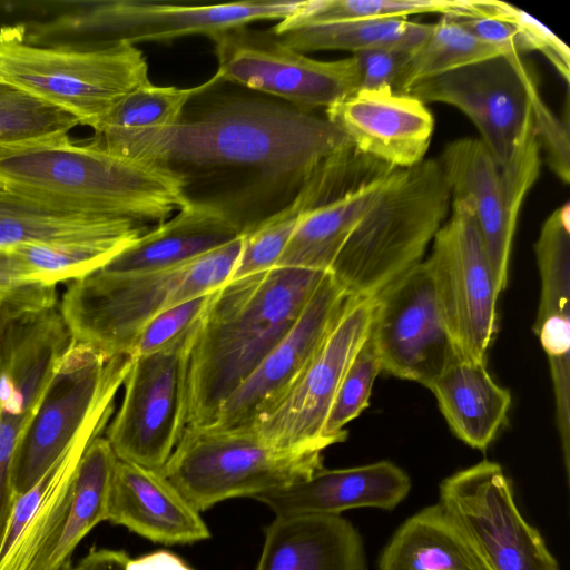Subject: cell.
<instances>
[{
  "label": "cell",
  "instance_id": "f35d334b",
  "mask_svg": "<svg viewBox=\"0 0 570 570\" xmlns=\"http://www.w3.org/2000/svg\"><path fill=\"white\" fill-rule=\"evenodd\" d=\"M56 288L28 281L16 255L0 248V312L4 316L18 317L56 307Z\"/></svg>",
  "mask_w": 570,
  "mask_h": 570
},
{
  "label": "cell",
  "instance_id": "d590c367",
  "mask_svg": "<svg viewBox=\"0 0 570 570\" xmlns=\"http://www.w3.org/2000/svg\"><path fill=\"white\" fill-rule=\"evenodd\" d=\"M78 125L73 116L0 79V146L68 135Z\"/></svg>",
  "mask_w": 570,
  "mask_h": 570
},
{
  "label": "cell",
  "instance_id": "4316f807",
  "mask_svg": "<svg viewBox=\"0 0 570 570\" xmlns=\"http://www.w3.org/2000/svg\"><path fill=\"white\" fill-rule=\"evenodd\" d=\"M430 390L453 434L473 449H488L507 422L511 394L485 363L459 357Z\"/></svg>",
  "mask_w": 570,
  "mask_h": 570
},
{
  "label": "cell",
  "instance_id": "d6a6232c",
  "mask_svg": "<svg viewBox=\"0 0 570 570\" xmlns=\"http://www.w3.org/2000/svg\"><path fill=\"white\" fill-rule=\"evenodd\" d=\"M220 80L215 73L206 82L189 87H160L148 82L124 96L94 126V136L168 128L181 121L187 102Z\"/></svg>",
  "mask_w": 570,
  "mask_h": 570
},
{
  "label": "cell",
  "instance_id": "ac0fdd59",
  "mask_svg": "<svg viewBox=\"0 0 570 570\" xmlns=\"http://www.w3.org/2000/svg\"><path fill=\"white\" fill-rule=\"evenodd\" d=\"M354 298L327 272L289 331L223 403L208 428L250 426L273 407L303 374Z\"/></svg>",
  "mask_w": 570,
  "mask_h": 570
},
{
  "label": "cell",
  "instance_id": "8992f818",
  "mask_svg": "<svg viewBox=\"0 0 570 570\" xmlns=\"http://www.w3.org/2000/svg\"><path fill=\"white\" fill-rule=\"evenodd\" d=\"M243 235L186 264L154 272L96 271L70 282L59 312L73 342L108 356L128 355L145 324L160 312L229 281Z\"/></svg>",
  "mask_w": 570,
  "mask_h": 570
},
{
  "label": "cell",
  "instance_id": "9a60e30c",
  "mask_svg": "<svg viewBox=\"0 0 570 570\" xmlns=\"http://www.w3.org/2000/svg\"><path fill=\"white\" fill-rule=\"evenodd\" d=\"M375 308L373 298H354L338 318L291 390L250 425L278 450L331 446L325 422L343 375L367 337Z\"/></svg>",
  "mask_w": 570,
  "mask_h": 570
},
{
  "label": "cell",
  "instance_id": "83f0119b",
  "mask_svg": "<svg viewBox=\"0 0 570 570\" xmlns=\"http://www.w3.org/2000/svg\"><path fill=\"white\" fill-rule=\"evenodd\" d=\"M146 223L58 210L0 189V248L140 237Z\"/></svg>",
  "mask_w": 570,
  "mask_h": 570
},
{
  "label": "cell",
  "instance_id": "7bdbcfd3",
  "mask_svg": "<svg viewBox=\"0 0 570 570\" xmlns=\"http://www.w3.org/2000/svg\"><path fill=\"white\" fill-rule=\"evenodd\" d=\"M67 570H77V567H76V566H72V567H70V568H69V569H67Z\"/></svg>",
  "mask_w": 570,
  "mask_h": 570
},
{
  "label": "cell",
  "instance_id": "277c9868",
  "mask_svg": "<svg viewBox=\"0 0 570 570\" xmlns=\"http://www.w3.org/2000/svg\"><path fill=\"white\" fill-rule=\"evenodd\" d=\"M114 401L97 407L50 469L14 501L0 570H67L82 539L107 521L118 458L100 433Z\"/></svg>",
  "mask_w": 570,
  "mask_h": 570
},
{
  "label": "cell",
  "instance_id": "9c48e42d",
  "mask_svg": "<svg viewBox=\"0 0 570 570\" xmlns=\"http://www.w3.org/2000/svg\"><path fill=\"white\" fill-rule=\"evenodd\" d=\"M305 1L243 0L210 6H185L141 0L99 2L91 8L31 29L41 46L98 48L119 42L169 41L216 33L258 20H284Z\"/></svg>",
  "mask_w": 570,
  "mask_h": 570
},
{
  "label": "cell",
  "instance_id": "e0dca14e",
  "mask_svg": "<svg viewBox=\"0 0 570 570\" xmlns=\"http://www.w3.org/2000/svg\"><path fill=\"white\" fill-rule=\"evenodd\" d=\"M371 336L382 371L429 390L459 358L423 262L375 298Z\"/></svg>",
  "mask_w": 570,
  "mask_h": 570
},
{
  "label": "cell",
  "instance_id": "ee69618b",
  "mask_svg": "<svg viewBox=\"0 0 570 570\" xmlns=\"http://www.w3.org/2000/svg\"><path fill=\"white\" fill-rule=\"evenodd\" d=\"M3 315L1 312H0V316Z\"/></svg>",
  "mask_w": 570,
  "mask_h": 570
},
{
  "label": "cell",
  "instance_id": "1f68e13d",
  "mask_svg": "<svg viewBox=\"0 0 570 570\" xmlns=\"http://www.w3.org/2000/svg\"><path fill=\"white\" fill-rule=\"evenodd\" d=\"M499 55H503L500 49L476 38L452 14H442L412 50L394 90L407 94L423 80Z\"/></svg>",
  "mask_w": 570,
  "mask_h": 570
},
{
  "label": "cell",
  "instance_id": "74e56055",
  "mask_svg": "<svg viewBox=\"0 0 570 570\" xmlns=\"http://www.w3.org/2000/svg\"><path fill=\"white\" fill-rule=\"evenodd\" d=\"M478 14L499 19L513 27L525 51L541 52L569 83L570 50L548 27L522 9L503 1L478 0Z\"/></svg>",
  "mask_w": 570,
  "mask_h": 570
},
{
  "label": "cell",
  "instance_id": "7c38bea8",
  "mask_svg": "<svg viewBox=\"0 0 570 570\" xmlns=\"http://www.w3.org/2000/svg\"><path fill=\"white\" fill-rule=\"evenodd\" d=\"M132 360L126 354L108 356L71 342L16 452L11 466L16 497L29 491L40 480L98 406L115 401Z\"/></svg>",
  "mask_w": 570,
  "mask_h": 570
},
{
  "label": "cell",
  "instance_id": "52a82bcc",
  "mask_svg": "<svg viewBox=\"0 0 570 570\" xmlns=\"http://www.w3.org/2000/svg\"><path fill=\"white\" fill-rule=\"evenodd\" d=\"M0 79L90 128L124 96L150 82L146 57L135 45H32L22 24L0 28Z\"/></svg>",
  "mask_w": 570,
  "mask_h": 570
},
{
  "label": "cell",
  "instance_id": "3957f363",
  "mask_svg": "<svg viewBox=\"0 0 570 570\" xmlns=\"http://www.w3.org/2000/svg\"><path fill=\"white\" fill-rule=\"evenodd\" d=\"M325 274L277 266L229 279L215 291L189 357L188 425L213 423L223 403L289 331Z\"/></svg>",
  "mask_w": 570,
  "mask_h": 570
},
{
  "label": "cell",
  "instance_id": "4fadbf2b",
  "mask_svg": "<svg viewBox=\"0 0 570 570\" xmlns=\"http://www.w3.org/2000/svg\"><path fill=\"white\" fill-rule=\"evenodd\" d=\"M423 264L459 357L487 364L498 331L500 292L474 218L463 204L451 202Z\"/></svg>",
  "mask_w": 570,
  "mask_h": 570
},
{
  "label": "cell",
  "instance_id": "60d3db41",
  "mask_svg": "<svg viewBox=\"0 0 570 570\" xmlns=\"http://www.w3.org/2000/svg\"><path fill=\"white\" fill-rule=\"evenodd\" d=\"M413 49L379 47L353 53L360 71V89L389 86L394 90Z\"/></svg>",
  "mask_w": 570,
  "mask_h": 570
},
{
  "label": "cell",
  "instance_id": "7402d4cb",
  "mask_svg": "<svg viewBox=\"0 0 570 570\" xmlns=\"http://www.w3.org/2000/svg\"><path fill=\"white\" fill-rule=\"evenodd\" d=\"M534 253L540 301L534 332L548 356L556 403V422L563 456L570 455V205L543 222Z\"/></svg>",
  "mask_w": 570,
  "mask_h": 570
},
{
  "label": "cell",
  "instance_id": "b9f144b4",
  "mask_svg": "<svg viewBox=\"0 0 570 570\" xmlns=\"http://www.w3.org/2000/svg\"><path fill=\"white\" fill-rule=\"evenodd\" d=\"M129 561L124 550L92 547L76 567L77 570H128Z\"/></svg>",
  "mask_w": 570,
  "mask_h": 570
},
{
  "label": "cell",
  "instance_id": "8d00e7d4",
  "mask_svg": "<svg viewBox=\"0 0 570 570\" xmlns=\"http://www.w3.org/2000/svg\"><path fill=\"white\" fill-rule=\"evenodd\" d=\"M381 371V361L370 330L343 375L325 422L324 435L332 445L346 440L345 425L367 407L373 384Z\"/></svg>",
  "mask_w": 570,
  "mask_h": 570
},
{
  "label": "cell",
  "instance_id": "4dcf8cb0",
  "mask_svg": "<svg viewBox=\"0 0 570 570\" xmlns=\"http://www.w3.org/2000/svg\"><path fill=\"white\" fill-rule=\"evenodd\" d=\"M325 190V176L321 171H314L301 184L298 193L287 206L247 228L243 234L242 250L229 279L276 267L297 225L318 204Z\"/></svg>",
  "mask_w": 570,
  "mask_h": 570
},
{
  "label": "cell",
  "instance_id": "e575fe53",
  "mask_svg": "<svg viewBox=\"0 0 570 570\" xmlns=\"http://www.w3.org/2000/svg\"><path fill=\"white\" fill-rule=\"evenodd\" d=\"M420 13L478 14V0H305L304 7L281 20L273 32L348 19H407Z\"/></svg>",
  "mask_w": 570,
  "mask_h": 570
},
{
  "label": "cell",
  "instance_id": "f546056e",
  "mask_svg": "<svg viewBox=\"0 0 570 570\" xmlns=\"http://www.w3.org/2000/svg\"><path fill=\"white\" fill-rule=\"evenodd\" d=\"M432 23L409 19H348L313 23L276 35L291 49L304 53L317 50H347L356 53L379 47L419 46Z\"/></svg>",
  "mask_w": 570,
  "mask_h": 570
},
{
  "label": "cell",
  "instance_id": "d6986e66",
  "mask_svg": "<svg viewBox=\"0 0 570 570\" xmlns=\"http://www.w3.org/2000/svg\"><path fill=\"white\" fill-rule=\"evenodd\" d=\"M399 169L351 146L333 186L302 218L276 267L327 273L353 228Z\"/></svg>",
  "mask_w": 570,
  "mask_h": 570
},
{
  "label": "cell",
  "instance_id": "7a4b0ae2",
  "mask_svg": "<svg viewBox=\"0 0 570 570\" xmlns=\"http://www.w3.org/2000/svg\"><path fill=\"white\" fill-rule=\"evenodd\" d=\"M187 184L171 165L68 135L0 146V189L68 213L160 223L189 203Z\"/></svg>",
  "mask_w": 570,
  "mask_h": 570
},
{
  "label": "cell",
  "instance_id": "30bf717a",
  "mask_svg": "<svg viewBox=\"0 0 570 570\" xmlns=\"http://www.w3.org/2000/svg\"><path fill=\"white\" fill-rule=\"evenodd\" d=\"M199 322L165 347L132 360L121 404L106 429L118 460L160 470L170 458L188 425L189 357Z\"/></svg>",
  "mask_w": 570,
  "mask_h": 570
},
{
  "label": "cell",
  "instance_id": "ffe728a7",
  "mask_svg": "<svg viewBox=\"0 0 570 570\" xmlns=\"http://www.w3.org/2000/svg\"><path fill=\"white\" fill-rule=\"evenodd\" d=\"M451 202L472 214L501 294L508 284L512 240L524 197L508 188L501 167L478 138L449 142L439 159Z\"/></svg>",
  "mask_w": 570,
  "mask_h": 570
},
{
  "label": "cell",
  "instance_id": "ab89813d",
  "mask_svg": "<svg viewBox=\"0 0 570 570\" xmlns=\"http://www.w3.org/2000/svg\"><path fill=\"white\" fill-rule=\"evenodd\" d=\"M214 295L215 291L193 297L154 316L137 334L128 355H147L177 340L199 322Z\"/></svg>",
  "mask_w": 570,
  "mask_h": 570
},
{
  "label": "cell",
  "instance_id": "836d02e7",
  "mask_svg": "<svg viewBox=\"0 0 570 570\" xmlns=\"http://www.w3.org/2000/svg\"><path fill=\"white\" fill-rule=\"evenodd\" d=\"M139 237H120L62 245H27L10 249L28 281L57 286L102 268Z\"/></svg>",
  "mask_w": 570,
  "mask_h": 570
},
{
  "label": "cell",
  "instance_id": "8fae6325",
  "mask_svg": "<svg viewBox=\"0 0 570 570\" xmlns=\"http://www.w3.org/2000/svg\"><path fill=\"white\" fill-rule=\"evenodd\" d=\"M439 503L484 570H560L539 530L520 513L499 463L482 460L445 478Z\"/></svg>",
  "mask_w": 570,
  "mask_h": 570
},
{
  "label": "cell",
  "instance_id": "44dd1931",
  "mask_svg": "<svg viewBox=\"0 0 570 570\" xmlns=\"http://www.w3.org/2000/svg\"><path fill=\"white\" fill-rule=\"evenodd\" d=\"M326 115L357 150L400 169L425 159L434 130L426 104L389 86L360 89Z\"/></svg>",
  "mask_w": 570,
  "mask_h": 570
},
{
  "label": "cell",
  "instance_id": "ba28073f",
  "mask_svg": "<svg viewBox=\"0 0 570 570\" xmlns=\"http://www.w3.org/2000/svg\"><path fill=\"white\" fill-rule=\"evenodd\" d=\"M322 468L323 452L275 449L252 426L187 425L160 472L203 512L228 499L283 489Z\"/></svg>",
  "mask_w": 570,
  "mask_h": 570
},
{
  "label": "cell",
  "instance_id": "5bb4252c",
  "mask_svg": "<svg viewBox=\"0 0 570 570\" xmlns=\"http://www.w3.org/2000/svg\"><path fill=\"white\" fill-rule=\"evenodd\" d=\"M220 80L289 100L304 108L325 109L360 89L355 57L316 60L297 52L275 33L237 27L210 37Z\"/></svg>",
  "mask_w": 570,
  "mask_h": 570
},
{
  "label": "cell",
  "instance_id": "cb8c5ba5",
  "mask_svg": "<svg viewBox=\"0 0 570 570\" xmlns=\"http://www.w3.org/2000/svg\"><path fill=\"white\" fill-rule=\"evenodd\" d=\"M411 490L407 473L391 461L345 468H322L283 489L254 495L275 517L341 514L360 508L393 510Z\"/></svg>",
  "mask_w": 570,
  "mask_h": 570
},
{
  "label": "cell",
  "instance_id": "6da1fadb",
  "mask_svg": "<svg viewBox=\"0 0 570 570\" xmlns=\"http://www.w3.org/2000/svg\"><path fill=\"white\" fill-rule=\"evenodd\" d=\"M117 155L170 165H227L301 184L330 156L352 145L327 119L261 102H235L168 128L94 136Z\"/></svg>",
  "mask_w": 570,
  "mask_h": 570
},
{
  "label": "cell",
  "instance_id": "5b68a950",
  "mask_svg": "<svg viewBox=\"0 0 570 570\" xmlns=\"http://www.w3.org/2000/svg\"><path fill=\"white\" fill-rule=\"evenodd\" d=\"M451 193L439 159L399 169L362 216L328 273L356 298H377L423 262L445 223Z\"/></svg>",
  "mask_w": 570,
  "mask_h": 570
},
{
  "label": "cell",
  "instance_id": "f1b7e54d",
  "mask_svg": "<svg viewBox=\"0 0 570 570\" xmlns=\"http://www.w3.org/2000/svg\"><path fill=\"white\" fill-rule=\"evenodd\" d=\"M379 570H484L441 504L407 518L384 547Z\"/></svg>",
  "mask_w": 570,
  "mask_h": 570
},
{
  "label": "cell",
  "instance_id": "2e32d148",
  "mask_svg": "<svg viewBox=\"0 0 570 570\" xmlns=\"http://www.w3.org/2000/svg\"><path fill=\"white\" fill-rule=\"evenodd\" d=\"M538 88L533 67L514 51L423 80L407 94L424 104L442 102L462 111L502 167L523 127L530 95Z\"/></svg>",
  "mask_w": 570,
  "mask_h": 570
},
{
  "label": "cell",
  "instance_id": "603a6c76",
  "mask_svg": "<svg viewBox=\"0 0 570 570\" xmlns=\"http://www.w3.org/2000/svg\"><path fill=\"white\" fill-rule=\"evenodd\" d=\"M107 521L166 546L193 544L210 538L200 512L160 470L120 460L111 481Z\"/></svg>",
  "mask_w": 570,
  "mask_h": 570
},
{
  "label": "cell",
  "instance_id": "484cf974",
  "mask_svg": "<svg viewBox=\"0 0 570 570\" xmlns=\"http://www.w3.org/2000/svg\"><path fill=\"white\" fill-rule=\"evenodd\" d=\"M256 570H366L363 540L340 514L275 517Z\"/></svg>",
  "mask_w": 570,
  "mask_h": 570
},
{
  "label": "cell",
  "instance_id": "d4e9b609",
  "mask_svg": "<svg viewBox=\"0 0 570 570\" xmlns=\"http://www.w3.org/2000/svg\"><path fill=\"white\" fill-rule=\"evenodd\" d=\"M245 232L238 217L215 200H196L148 229L99 271L111 274L167 269L194 261Z\"/></svg>",
  "mask_w": 570,
  "mask_h": 570
}]
</instances>
